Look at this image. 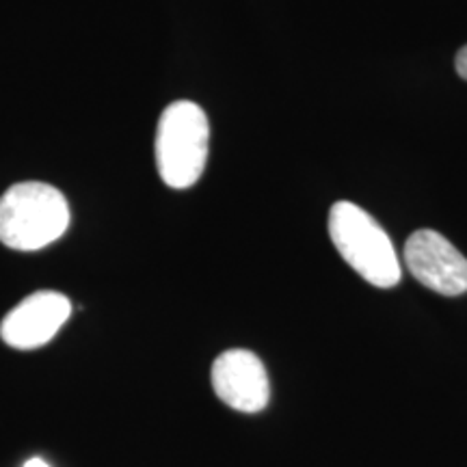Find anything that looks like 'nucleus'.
I'll use <instances>...</instances> for the list:
<instances>
[{"label":"nucleus","instance_id":"nucleus-4","mask_svg":"<svg viewBox=\"0 0 467 467\" xmlns=\"http://www.w3.org/2000/svg\"><path fill=\"white\" fill-rule=\"evenodd\" d=\"M405 265L413 277L443 296L467 292V258L440 232L420 230L407 238Z\"/></svg>","mask_w":467,"mask_h":467},{"label":"nucleus","instance_id":"nucleus-3","mask_svg":"<svg viewBox=\"0 0 467 467\" xmlns=\"http://www.w3.org/2000/svg\"><path fill=\"white\" fill-rule=\"evenodd\" d=\"M210 124L200 104L178 100L162 110L156 130V167L169 189H191L208 162Z\"/></svg>","mask_w":467,"mask_h":467},{"label":"nucleus","instance_id":"nucleus-8","mask_svg":"<svg viewBox=\"0 0 467 467\" xmlns=\"http://www.w3.org/2000/svg\"><path fill=\"white\" fill-rule=\"evenodd\" d=\"M22 467H50L48 463H46V461L44 459H39V457H33V459H28L26 461V463L25 465H22Z\"/></svg>","mask_w":467,"mask_h":467},{"label":"nucleus","instance_id":"nucleus-1","mask_svg":"<svg viewBox=\"0 0 467 467\" xmlns=\"http://www.w3.org/2000/svg\"><path fill=\"white\" fill-rule=\"evenodd\" d=\"M69 227V203L46 182H17L0 197V243L16 251H39Z\"/></svg>","mask_w":467,"mask_h":467},{"label":"nucleus","instance_id":"nucleus-6","mask_svg":"<svg viewBox=\"0 0 467 467\" xmlns=\"http://www.w3.org/2000/svg\"><path fill=\"white\" fill-rule=\"evenodd\" d=\"M213 389L221 402L243 413H258L271 399L266 368L251 350L232 348L213 364Z\"/></svg>","mask_w":467,"mask_h":467},{"label":"nucleus","instance_id":"nucleus-2","mask_svg":"<svg viewBox=\"0 0 467 467\" xmlns=\"http://www.w3.org/2000/svg\"><path fill=\"white\" fill-rule=\"evenodd\" d=\"M329 236L342 260L377 288H394L402 279L392 241L364 208L337 202L329 213Z\"/></svg>","mask_w":467,"mask_h":467},{"label":"nucleus","instance_id":"nucleus-5","mask_svg":"<svg viewBox=\"0 0 467 467\" xmlns=\"http://www.w3.org/2000/svg\"><path fill=\"white\" fill-rule=\"evenodd\" d=\"M72 303L55 290H39L11 309L0 323V337L17 350H33L48 344L67 323Z\"/></svg>","mask_w":467,"mask_h":467},{"label":"nucleus","instance_id":"nucleus-7","mask_svg":"<svg viewBox=\"0 0 467 467\" xmlns=\"http://www.w3.org/2000/svg\"><path fill=\"white\" fill-rule=\"evenodd\" d=\"M454 66H457V72H459L461 78L467 80V46H463V48L457 52V58H454Z\"/></svg>","mask_w":467,"mask_h":467}]
</instances>
